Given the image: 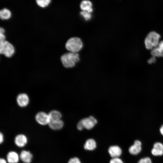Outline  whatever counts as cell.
<instances>
[{
  "label": "cell",
  "instance_id": "cell-1",
  "mask_svg": "<svg viewBox=\"0 0 163 163\" xmlns=\"http://www.w3.org/2000/svg\"><path fill=\"white\" fill-rule=\"evenodd\" d=\"M79 55L77 53L69 52L62 55L60 60L63 66L66 68L74 67L79 61Z\"/></svg>",
  "mask_w": 163,
  "mask_h": 163
},
{
  "label": "cell",
  "instance_id": "cell-2",
  "mask_svg": "<svg viewBox=\"0 0 163 163\" xmlns=\"http://www.w3.org/2000/svg\"><path fill=\"white\" fill-rule=\"evenodd\" d=\"M161 37L160 35L155 31L150 32L146 37L144 41L145 47L149 50H152L158 44Z\"/></svg>",
  "mask_w": 163,
  "mask_h": 163
},
{
  "label": "cell",
  "instance_id": "cell-3",
  "mask_svg": "<svg viewBox=\"0 0 163 163\" xmlns=\"http://www.w3.org/2000/svg\"><path fill=\"white\" fill-rule=\"evenodd\" d=\"M83 43L81 39L77 37L69 39L65 44L66 49L70 52L77 53L82 48Z\"/></svg>",
  "mask_w": 163,
  "mask_h": 163
},
{
  "label": "cell",
  "instance_id": "cell-4",
  "mask_svg": "<svg viewBox=\"0 0 163 163\" xmlns=\"http://www.w3.org/2000/svg\"><path fill=\"white\" fill-rule=\"evenodd\" d=\"M15 49L13 45L8 41L5 40L0 42V53L5 57L10 58L14 54Z\"/></svg>",
  "mask_w": 163,
  "mask_h": 163
},
{
  "label": "cell",
  "instance_id": "cell-5",
  "mask_svg": "<svg viewBox=\"0 0 163 163\" xmlns=\"http://www.w3.org/2000/svg\"><path fill=\"white\" fill-rule=\"evenodd\" d=\"M81 121L84 128L87 129H92L97 123L96 119L92 116L82 119Z\"/></svg>",
  "mask_w": 163,
  "mask_h": 163
},
{
  "label": "cell",
  "instance_id": "cell-6",
  "mask_svg": "<svg viewBox=\"0 0 163 163\" xmlns=\"http://www.w3.org/2000/svg\"><path fill=\"white\" fill-rule=\"evenodd\" d=\"M142 149V143L139 140L134 141L133 145L129 147L128 150L130 154L133 155H137L139 154Z\"/></svg>",
  "mask_w": 163,
  "mask_h": 163
},
{
  "label": "cell",
  "instance_id": "cell-7",
  "mask_svg": "<svg viewBox=\"0 0 163 163\" xmlns=\"http://www.w3.org/2000/svg\"><path fill=\"white\" fill-rule=\"evenodd\" d=\"M152 155L154 156H160L163 155V144L159 142L155 143L151 150Z\"/></svg>",
  "mask_w": 163,
  "mask_h": 163
},
{
  "label": "cell",
  "instance_id": "cell-8",
  "mask_svg": "<svg viewBox=\"0 0 163 163\" xmlns=\"http://www.w3.org/2000/svg\"><path fill=\"white\" fill-rule=\"evenodd\" d=\"M151 53L156 57H163V40L160 41L158 45L151 50Z\"/></svg>",
  "mask_w": 163,
  "mask_h": 163
},
{
  "label": "cell",
  "instance_id": "cell-9",
  "mask_svg": "<svg viewBox=\"0 0 163 163\" xmlns=\"http://www.w3.org/2000/svg\"><path fill=\"white\" fill-rule=\"evenodd\" d=\"M108 151L109 154L112 158L119 157L122 153L121 148L116 145L110 146L108 149Z\"/></svg>",
  "mask_w": 163,
  "mask_h": 163
},
{
  "label": "cell",
  "instance_id": "cell-10",
  "mask_svg": "<svg viewBox=\"0 0 163 163\" xmlns=\"http://www.w3.org/2000/svg\"><path fill=\"white\" fill-rule=\"evenodd\" d=\"M37 121L42 125H45L49 123L50 119L49 117L44 112L38 113L36 116Z\"/></svg>",
  "mask_w": 163,
  "mask_h": 163
},
{
  "label": "cell",
  "instance_id": "cell-11",
  "mask_svg": "<svg viewBox=\"0 0 163 163\" xmlns=\"http://www.w3.org/2000/svg\"><path fill=\"white\" fill-rule=\"evenodd\" d=\"M80 9L82 11H85L91 13L93 11L92 3L89 0H83L80 5Z\"/></svg>",
  "mask_w": 163,
  "mask_h": 163
},
{
  "label": "cell",
  "instance_id": "cell-12",
  "mask_svg": "<svg viewBox=\"0 0 163 163\" xmlns=\"http://www.w3.org/2000/svg\"><path fill=\"white\" fill-rule=\"evenodd\" d=\"M14 142L17 146L19 147H22L26 144L27 139L24 135H18L15 137Z\"/></svg>",
  "mask_w": 163,
  "mask_h": 163
},
{
  "label": "cell",
  "instance_id": "cell-13",
  "mask_svg": "<svg viewBox=\"0 0 163 163\" xmlns=\"http://www.w3.org/2000/svg\"><path fill=\"white\" fill-rule=\"evenodd\" d=\"M33 157L32 154L29 151L22 150L21 152L20 158L24 163H30Z\"/></svg>",
  "mask_w": 163,
  "mask_h": 163
},
{
  "label": "cell",
  "instance_id": "cell-14",
  "mask_svg": "<svg viewBox=\"0 0 163 163\" xmlns=\"http://www.w3.org/2000/svg\"><path fill=\"white\" fill-rule=\"evenodd\" d=\"M19 156L17 153L14 151H10L7 155V159L8 163H17L19 160Z\"/></svg>",
  "mask_w": 163,
  "mask_h": 163
},
{
  "label": "cell",
  "instance_id": "cell-15",
  "mask_svg": "<svg viewBox=\"0 0 163 163\" xmlns=\"http://www.w3.org/2000/svg\"><path fill=\"white\" fill-rule=\"evenodd\" d=\"M18 105L21 107H24L27 105L29 102L27 96L25 94H22L19 95L17 98Z\"/></svg>",
  "mask_w": 163,
  "mask_h": 163
},
{
  "label": "cell",
  "instance_id": "cell-16",
  "mask_svg": "<svg viewBox=\"0 0 163 163\" xmlns=\"http://www.w3.org/2000/svg\"><path fill=\"white\" fill-rule=\"evenodd\" d=\"M49 126L54 130H58L61 129L63 126V123L60 120H50Z\"/></svg>",
  "mask_w": 163,
  "mask_h": 163
},
{
  "label": "cell",
  "instance_id": "cell-17",
  "mask_svg": "<svg viewBox=\"0 0 163 163\" xmlns=\"http://www.w3.org/2000/svg\"><path fill=\"white\" fill-rule=\"evenodd\" d=\"M96 143L95 140L92 139H88L84 144V149L87 150L92 151L96 147Z\"/></svg>",
  "mask_w": 163,
  "mask_h": 163
},
{
  "label": "cell",
  "instance_id": "cell-18",
  "mask_svg": "<svg viewBox=\"0 0 163 163\" xmlns=\"http://www.w3.org/2000/svg\"><path fill=\"white\" fill-rule=\"evenodd\" d=\"M11 12L9 9L4 8L0 11V18L3 20H8L11 17Z\"/></svg>",
  "mask_w": 163,
  "mask_h": 163
},
{
  "label": "cell",
  "instance_id": "cell-19",
  "mask_svg": "<svg viewBox=\"0 0 163 163\" xmlns=\"http://www.w3.org/2000/svg\"><path fill=\"white\" fill-rule=\"evenodd\" d=\"M49 116L50 120H60L62 115L59 112L56 110H53L50 113Z\"/></svg>",
  "mask_w": 163,
  "mask_h": 163
},
{
  "label": "cell",
  "instance_id": "cell-20",
  "mask_svg": "<svg viewBox=\"0 0 163 163\" xmlns=\"http://www.w3.org/2000/svg\"><path fill=\"white\" fill-rule=\"evenodd\" d=\"M35 2L39 7L44 8L47 7L50 5L51 0H35Z\"/></svg>",
  "mask_w": 163,
  "mask_h": 163
},
{
  "label": "cell",
  "instance_id": "cell-21",
  "mask_svg": "<svg viewBox=\"0 0 163 163\" xmlns=\"http://www.w3.org/2000/svg\"><path fill=\"white\" fill-rule=\"evenodd\" d=\"M80 14L86 21H88L91 18V14L88 11H82L80 12Z\"/></svg>",
  "mask_w": 163,
  "mask_h": 163
},
{
  "label": "cell",
  "instance_id": "cell-22",
  "mask_svg": "<svg viewBox=\"0 0 163 163\" xmlns=\"http://www.w3.org/2000/svg\"><path fill=\"white\" fill-rule=\"evenodd\" d=\"M137 163H152L151 159L149 157H145L140 159Z\"/></svg>",
  "mask_w": 163,
  "mask_h": 163
},
{
  "label": "cell",
  "instance_id": "cell-23",
  "mask_svg": "<svg viewBox=\"0 0 163 163\" xmlns=\"http://www.w3.org/2000/svg\"><path fill=\"white\" fill-rule=\"evenodd\" d=\"M110 163H124L123 161L119 157L112 158L110 161Z\"/></svg>",
  "mask_w": 163,
  "mask_h": 163
},
{
  "label": "cell",
  "instance_id": "cell-24",
  "mask_svg": "<svg viewBox=\"0 0 163 163\" xmlns=\"http://www.w3.org/2000/svg\"><path fill=\"white\" fill-rule=\"evenodd\" d=\"M68 163H81V162L78 158L75 157L70 159Z\"/></svg>",
  "mask_w": 163,
  "mask_h": 163
},
{
  "label": "cell",
  "instance_id": "cell-25",
  "mask_svg": "<svg viewBox=\"0 0 163 163\" xmlns=\"http://www.w3.org/2000/svg\"><path fill=\"white\" fill-rule=\"evenodd\" d=\"M156 61L155 57L152 56L148 60V62L149 64H151L155 63Z\"/></svg>",
  "mask_w": 163,
  "mask_h": 163
},
{
  "label": "cell",
  "instance_id": "cell-26",
  "mask_svg": "<svg viewBox=\"0 0 163 163\" xmlns=\"http://www.w3.org/2000/svg\"><path fill=\"white\" fill-rule=\"evenodd\" d=\"M77 128L79 130H81L84 128L81 121L80 120L77 124Z\"/></svg>",
  "mask_w": 163,
  "mask_h": 163
},
{
  "label": "cell",
  "instance_id": "cell-27",
  "mask_svg": "<svg viewBox=\"0 0 163 163\" xmlns=\"http://www.w3.org/2000/svg\"><path fill=\"white\" fill-rule=\"evenodd\" d=\"M6 37L5 33L0 32V42H3L5 40Z\"/></svg>",
  "mask_w": 163,
  "mask_h": 163
},
{
  "label": "cell",
  "instance_id": "cell-28",
  "mask_svg": "<svg viewBox=\"0 0 163 163\" xmlns=\"http://www.w3.org/2000/svg\"><path fill=\"white\" fill-rule=\"evenodd\" d=\"M3 141V134L1 133L0 135V142L2 143Z\"/></svg>",
  "mask_w": 163,
  "mask_h": 163
},
{
  "label": "cell",
  "instance_id": "cell-29",
  "mask_svg": "<svg viewBox=\"0 0 163 163\" xmlns=\"http://www.w3.org/2000/svg\"><path fill=\"white\" fill-rule=\"evenodd\" d=\"M0 163H7V162L4 159L1 158L0 159Z\"/></svg>",
  "mask_w": 163,
  "mask_h": 163
},
{
  "label": "cell",
  "instance_id": "cell-30",
  "mask_svg": "<svg viewBox=\"0 0 163 163\" xmlns=\"http://www.w3.org/2000/svg\"><path fill=\"white\" fill-rule=\"evenodd\" d=\"M160 131L161 134L163 136V125L160 128Z\"/></svg>",
  "mask_w": 163,
  "mask_h": 163
}]
</instances>
